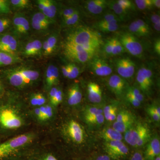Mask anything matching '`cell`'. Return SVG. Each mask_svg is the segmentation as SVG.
<instances>
[{
	"label": "cell",
	"mask_w": 160,
	"mask_h": 160,
	"mask_svg": "<svg viewBox=\"0 0 160 160\" xmlns=\"http://www.w3.org/2000/svg\"><path fill=\"white\" fill-rule=\"evenodd\" d=\"M30 116L22 102L6 92L0 97V142L25 128Z\"/></svg>",
	"instance_id": "cell-1"
},
{
	"label": "cell",
	"mask_w": 160,
	"mask_h": 160,
	"mask_svg": "<svg viewBox=\"0 0 160 160\" xmlns=\"http://www.w3.org/2000/svg\"><path fill=\"white\" fill-rule=\"evenodd\" d=\"M37 139L32 132H25L0 142V160H31L37 152L30 149Z\"/></svg>",
	"instance_id": "cell-2"
},
{
	"label": "cell",
	"mask_w": 160,
	"mask_h": 160,
	"mask_svg": "<svg viewBox=\"0 0 160 160\" xmlns=\"http://www.w3.org/2000/svg\"><path fill=\"white\" fill-rule=\"evenodd\" d=\"M2 81L5 80L10 86L18 89H22L33 85L40 78L39 72L28 67L10 68L2 72Z\"/></svg>",
	"instance_id": "cell-3"
},
{
	"label": "cell",
	"mask_w": 160,
	"mask_h": 160,
	"mask_svg": "<svg viewBox=\"0 0 160 160\" xmlns=\"http://www.w3.org/2000/svg\"><path fill=\"white\" fill-rule=\"evenodd\" d=\"M66 41L82 47L93 46L98 49L103 44L102 36L98 31L82 26H75L69 30Z\"/></svg>",
	"instance_id": "cell-4"
},
{
	"label": "cell",
	"mask_w": 160,
	"mask_h": 160,
	"mask_svg": "<svg viewBox=\"0 0 160 160\" xmlns=\"http://www.w3.org/2000/svg\"><path fill=\"white\" fill-rule=\"evenodd\" d=\"M150 130L144 123H135L125 132L126 142L132 147L139 148L146 145L151 139Z\"/></svg>",
	"instance_id": "cell-5"
},
{
	"label": "cell",
	"mask_w": 160,
	"mask_h": 160,
	"mask_svg": "<svg viewBox=\"0 0 160 160\" xmlns=\"http://www.w3.org/2000/svg\"><path fill=\"white\" fill-rule=\"evenodd\" d=\"M61 132L66 141L75 145H82L86 139L84 127L76 120H67L63 124Z\"/></svg>",
	"instance_id": "cell-6"
},
{
	"label": "cell",
	"mask_w": 160,
	"mask_h": 160,
	"mask_svg": "<svg viewBox=\"0 0 160 160\" xmlns=\"http://www.w3.org/2000/svg\"><path fill=\"white\" fill-rule=\"evenodd\" d=\"M64 54L69 60L73 62L85 64L90 62L93 55L87 52L81 46L65 41L63 46Z\"/></svg>",
	"instance_id": "cell-7"
},
{
	"label": "cell",
	"mask_w": 160,
	"mask_h": 160,
	"mask_svg": "<svg viewBox=\"0 0 160 160\" xmlns=\"http://www.w3.org/2000/svg\"><path fill=\"white\" fill-rule=\"evenodd\" d=\"M118 38L126 52L135 57H142L144 49L142 43L137 37L127 32H122Z\"/></svg>",
	"instance_id": "cell-8"
},
{
	"label": "cell",
	"mask_w": 160,
	"mask_h": 160,
	"mask_svg": "<svg viewBox=\"0 0 160 160\" xmlns=\"http://www.w3.org/2000/svg\"><path fill=\"white\" fill-rule=\"evenodd\" d=\"M153 72L151 69L145 66L138 70L136 77L138 88L143 94L150 95L153 86Z\"/></svg>",
	"instance_id": "cell-9"
},
{
	"label": "cell",
	"mask_w": 160,
	"mask_h": 160,
	"mask_svg": "<svg viewBox=\"0 0 160 160\" xmlns=\"http://www.w3.org/2000/svg\"><path fill=\"white\" fill-rule=\"evenodd\" d=\"M106 154L114 160H124L129 155L128 147L122 141L105 142Z\"/></svg>",
	"instance_id": "cell-10"
},
{
	"label": "cell",
	"mask_w": 160,
	"mask_h": 160,
	"mask_svg": "<svg viewBox=\"0 0 160 160\" xmlns=\"http://www.w3.org/2000/svg\"><path fill=\"white\" fill-rule=\"evenodd\" d=\"M13 35L16 37L24 38L29 35L30 25L28 19L22 13H16L11 20Z\"/></svg>",
	"instance_id": "cell-11"
},
{
	"label": "cell",
	"mask_w": 160,
	"mask_h": 160,
	"mask_svg": "<svg viewBox=\"0 0 160 160\" xmlns=\"http://www.w3.org/2000/svg\"><path fill=\"white\" fill-rule=\"evenodd\" d=\"M116 68L118 75L125 80H130L135 72V64L129 58H119L115 62Z\"/></svg>",
	"instance_id": "cell-12"
},
{
	"label": "cell",
	"mask_w": 160,
	"mask_h": 160,
	"mask_svg": "<svg viewBox=\"0 0 160 160\" xmlns=\"http://www.w3.org/2000/svg\"><path fill=\"white\" fill-rule=\"evenodd\" d=\"M107 84L109 89L118 98L123 97L128 86L126 80L118 75H112L107 79Z\"/></svg>",
	"instance_id": "cell-13"
},
{
	"label": "cell",
	"mask_w": 160,
	"mask_h": 160,
	"mask_svg": "<svg viewBox=\"0 0 160 160\" xmlns=\"http://www.w3.org/2000/svg\"><path fill=\"white\" fill-rule=\"evenodd\" d=\"M90 61V70L96 75L107 77L112 73V67L106 60L101 58H93Z\"/></svg>",
	"instance_id": "cell-14"
},
{
	"label": "cell",
	"mask_w": 160,
	"mask_h": 160,
	"mask_svg": "<svg viewBox=\"0 0 160 160\" xmlns=\"http://www.w3.org/2000/svg\"><path fill=\"white\" fill-rule=\"evenodd\" d=\"M18 49V43L15 36L7 32L0 34V51L17 55Z\"/></svg>",
	"instance_id": "cell-15"
},
{
	"label": "cell",
	"mask_w": 160,
	"mask_h": 160,
	"mask_svg": "<svg viewBox=\"0 0 160 160\" xmlns=\"http://www.w3.org/2000/svg\"><path fill=\"white\" fill-rule=\"evenodd\" d=\"M54 23V21L47 18L41 12H36L32 17V27L36 31H44Z\"/></svg>",
	"instance_id": "cell-16"
},
{
	"label": "cell",
	"mask_w": 160,
	"mask_h": 160,
	"mask_svg": "<svg viewBox=\"0 0 160 160\" xmlns=\"http://www.w3.org/2000/svg\"><path fill=\"white\" fill-rule=\"evenodd\" d=\"M37 3L40 12L47 18L54 21L58 11L57 3L52 0H38Z\"/></svg>",
	"instance_id": "cell-17"
},
{
	"label": "cell",
	"mask_w": 160,
	"mask_h": 160,
	"mask_svg": "<svg viewBox=\"0 0 160 160\" xmlns=\"http://www.w3.org/2000/svg\"><path fill=\"white\" fill-rule=\"evenodd\" d=\"M59 82V72L56 66L50 64L47 67L45 73V88L46 90L55 87Z\"/></svg>",
	"instance_id": "cell-18"
},
{
	"label": "cell",
	"mask_w": 160,
	"mask_h": 160,
	"mask_svg": "<svg viewBox=\"0 0 160 160\" xmlns=\"http://www.w3.org/2000/svg\"><path fill=\"white\" fill-rule=\"evenodd\" d=\"M143 153L145 160H154L160 155V142L159 138L154 137L150 139Z\"/></svg>",
	"instance_id": "cell-19"
},
{
	"label": "cell",
	"mask_w": 160,
	"mask_h": 160,
	"mask_svg": "<svg viewBox=\"0 0 160 160\" xmlns=\"http://www.w3.org/2000/svg\"><path fill=\"white\" fill-rule=\"evenodd\" d=\"M25 57H38L42 54V43L39 40H32L26 43L22 52Z\"/></svg>",
	"instance_id": "cell-20"
},
{
	"label": "cell",
	"mask_w": 160,
	"mask_h": 160,
	"mask_svg": "<svg viewBox=\"0 0 160 160\" xmlns=\"http://www.w3.org/2000/svg\"><path fill=\"white\" fill-rule=\"evenodd\" d=\"M85 9L89 14L98 15L102 14L107 7V1L106 0H89L85 2Z\"/></svg>",
	"instance_id": "cell-21"
},
{
	"label": "cell",
	"mask_w": 160,
	"mask_h": 160,
	"mask_svg": "<svg viewBox=\"0 0 160 160\" xmlns=\"http://www.w3.org/2000/svg\"><path fill=\"white\" fill-rule=\"evenodd\" d=\"M82 94L78 83L72 84L67 92V103L69 106H76L82 102Z\"/></svg>",
	"instance_id": "cell-22"
},
{
	"label": "cell",
	"mask_w": 160,
	"mask_h": 160,
	"mask_svg": "<svg viewBox=\"0 0 160 160\" xmlns=\"http://www.w3.org/2000/svg\"><path fill=\"white\" fill-rule=\"evenodd\" d=\"M87 96L89 102L94 104L101 102L102 100V92L97 83L90 82L87 85Z\"/></svg>",
	"instance_id": "cell-23"
},
{
	"label": "cell",
	"mask_w": 160,
	"mask_h": 160,
	"mask_svg": "<svg viewBox=\"0 0 160 160\" xmlns=\"http://www.w3.org/2000/svg\"><path fill=\"white\" fill-rule=\"evenodd\" d=\"M58 42V36L56 33L50 35L42 43V54L46 56L52 54L57 49Z\"/></svg>",
	"instance_id": "cell-24"
},
{
	"label": "cell",
	"mask_w": 160,
	"mask_h": 160,
	"mask_svg": "<svg viewBox=\"0 0 160 160\" xmlns=\"http://www.w3.org/2000/svg\"><path fill=\"white\" fill-rule=\"evenodd\" d=\"M107 7L114 12L121 21H127L129 18V12L120 6L117 1H107Z\"/></svg>",
	"instance_id": "cell-25"
},
{
	"label": "cell",
	"mask_w": 160,
	"mask_h": 160,
	"mask_svg": "<svg viewBox=\"0 0 160 160\" xmlns=\"http://www.w3.org/2000/svg\"><path fill=\"white\" fill-rule=\"evenodd\" d=\"M120 21H115L111 22H99L94 24V27L97 30L103 32H114L117 31L119 28L118 23Z\"/></svg>",
	"instance_id": "cell-26"
},
{
	"label": "cell",
	"mask_w": 160,
	"mask_h": 160,
	"mask_svg": "<svg viewBox=\"0 0 160 160\" xmlns=\"http://www.w3.org/2000/svg\"><path fill=\"white\" fill-rule=\"evenodd\" d=\"M101 135L105 142L122 141L123 138L122 133L112 128L104 129L101 132Z\"/></svg>",
	"instance_id": "cell-27"
},
{
	"label": "cell",
	"mask_w": 160,
	"mask_h": 160,
	"mask_svg": "<svg viewBox=\"0 0 160 160\" xmlns=\"http://www.w3.org/2000/svg\"><path fill=\"white\" fill-rule=\"evenodd\" d=\"M21 58L17 55L10 54L0 51V67L10 66L21 61Z\"/></svg>",
	"instance_id": "cell-28"
},
{
	"label": "cell",
	"mask_w": 160,
	"mask_h": 160,
	"mask_svg": "<svg viewBox=\"0 0 160 160\" xmlns=\"http://www.w3.org/2000/svg\"><path fill=\"white\" fill-rule=\"evenodd\" d=\"M39 107L42 115L41 122H47L52 119L54 115V108L50 104H46Z\"/></svg>",
	"instance_id": "cell-29"
},
{
	"label": "cell",
	"mask_w": 160,
	"mask_h": 160,
	"mask_svg": "<svg viewBox=\"0 0 160 160\" xmlns=\"http://www.w3.org/2000/svg\"><path fill=\"white\" fill-rule=\"evenodd\" d=\"M46 98L42 93H33L29 98V103L31 106L35 107H38L46 104Z\"/></svg>",
	"instance_id": "cell-30"
},
{
	"label": "cell",
	"mask_w": 160,
	"mask_h": 160,
	"mask_svg": "<svg viewBox=\"0 0 160 160\" xmlns=\"http://www.w3.org/2000/svg\"><path fill=\"white\" fill-rule=\"evenodd\" d=\"M81 18L80 11L78 9L68 18L62 20V26L65 27H74L79 22Z\"/></svg>",
	"instance_id": "cell-31"
},
{
	"label": "cell",
	"mask_w": 160,
	"mask_h": 160,
	"mask_svg": "<svg viewBox=\"0 0 160 160\" xmlns=\"http://www.w3.org/2000/svg\"><path fill=\"white\" fill-rule=\"evenodd\" d=\"M136 123L135 121L127 122H118L115 121L112 125V128L119 132L120 133H125L128 129Z\"/></svg>",
	"instance_id": "cell-32"
},
{
	"label": "cell",
	"mask_w": 160,
	"mask_h": 160,
	"mask_svg": "<svg viewBox=\"0 0 160 160\" xmlns=\"http://www.w3.org/2000/svg\"><path fill=\"white\" fill-rule=\"evenodd\" d=\"M105 120L103 113L97 115L84 119L86 124H88L89 126H94V127L95 126L99 127V126H102L104 123Z\"/></svg>",
	"instance_id": "cell-33"
},
{
	"label": "cell",
	"mask_w": 160,
	"mask_h": 160,
	"mask_svg": "<svg viewBox=\"0 0 160 160\" xmlns=\"http://www.w3.org/2000/svg\"><path fill=\"white\" fill-rule=\"evenodd\" d=\"M116 122H127L130 121H135L133 115L128 110L123 109L118 111L116 118Z\"/></svg>",
	"instance_id": "cell-34"
},
{
	"label": "cell",
	"mask_w": 160,
	"mask_h": 160,
	"mask_svg": "<svg viewBox=\"0 0 160 160\" xmlns=\"http://www.w3.org/2000/svg\"><path fill=\"white\" fill-rule=\"evenodd\" d=\"M147 112L155 122L159 123L160 121V106L155 105H151L147 108Z\"/></svg>",
	"instance_id": "cell-35"
},
{
	"label": "cell",
	"mask_w": 160,
	"mask_h": 160,
	"mask_svg": "<svg viewBox=\"0 0 160 160\" xmlns=\"http://www.w3.org/2000/svg\"><path fill=\"white\" fill-rule=\"evenodd\" d=\"M112 57L116 56L123 54L126 50L118 38H112Z\"/></svg>",
	"instance_id": "cell-36"
},
{
	"label": "cell",
	"mask_w": 160,
	"mask_h": 160,
	"mask_svg": "<svg viewBox=\"0 0 160 160\" xmlns=\"http://www.w3.org/2000/svg\"><path fill=\"white\" fill-rule=\"evenodd\" d=\"M128 32L136 37H147V35L138 26L135 21L131 22L128 26Z\"/></svg>",
	"instance_id": "cell-37"
},
{
	"label": "cell",
	"mask_w": 160,
	"mask_h": 160,
	"mask_svg": "<svg viewBox=\"0 0 160 160\" xmlns=\"http://www.w3.org/2000/svg\"><path fill=\"white\" fill-rule=\"evenodd\" d=\"M102 113L103 109L101 108L96 107H87L84 109L83 112V117L85 119Z\"/></svg>",
	"instance_id": "cell-38"
},
{
	"label": "cell",
	"mask_w": 160,
	"mask_h": 160,
	"mask_svg": "<svg viewBox=\"0 0 160 160\" xmlns=\"http://www.w3.org/2000/svg\"><path fill=\"white\" fill-rule=\"evenodd\" d=\"M134 3L138 9L143 11L151 10L153 8L152 0H135Z\"/></svg>",
	"instance_id": "cell-39"
},
{
	"label": "cell",
	"mask_w": 160,
	"mask_h": 160,
	"mask_svg": "<svg viewBox=\"0 0 160 160\" xmlns=\"http://www.w3.org/2000/svg\"><path fill=\"white\" fill-rule=\"evenodd\" d=\"M126 92H128L132 96L139 101L141 102H142L144 100V94L138 87L134 86H128Z\"/></svg>",
	"instance_id": "cell-40"
},
{
	"label": "cell",
	"mask_w": 160,
	"mask_h": 160,
	"mask_svg": "<svg viewBox=\"0 0 160 160\" xmlns=\"http://www.w3.org/2000/svg\"><path fill=\"white\" fill-rule=\"evenodd\" d=\"M10 3L11 7L14 9H25L30 6V2L29 0H11Z\"/></svg>",
	"instance_id": "cell-41"
},
{
	"label": "cell",
	"mask_w": 160,
	"mask_h": 160,
	"mask_svg": "<svg viewBox=\"0 0 160 160\" xmlns=\"http://www.w3.org/2000/svg\"><path fill=\"white\" fill-rule=\"evenodd\" d=\"M68 69V78L73 79L78 76L80 69L74 63H69L67 65Z\"/></svg>",
	"instance_id": "cell-42"
},
{
	"label": "cell",
	"mask_w": 160,
	"mask_h": 160,
	"mask_svg": "<svg viewBox=\"0 0 160 160\" xmlns=\"http://www.w3.org/2000/svg\"><path fill=\"white\" fill-rule=\"evenodd\" d=\"M11 20L6 16H0V34L5 32L11 26Z\"/></svg>",
	"instance_id": "cell-43"
},
{
	"label": "cell",
	"mask_w": 160,
	"mask_h": 160,
	"mask_svg": "<svg viewBox=\"0 0 160 160\" xmlns=\"http://www.w3.org/2000/svg\"><path fill=\"white\" fill-rule=\"evenodd\" d=\"M31 160H60L52 152L44 153H38Z\"/></svg>",
	"instance_id": "cell-44"
},
{
	"label": "cell",
	"mask_w": 160,
	"mask_h": 160,
	"mask_svg": "<svg viewBox=\"0 0 160 160\" xmlns=\"http://www.w3.org/2000/svg\"><path fill=\"white\" fill-rule=\"evenodd\" d=\"M11 12L10 1L0 0V16H6Z\"/></svg>",
	"instance_id": "cell-45"
},
{
	"label": "cell",
	"mask_w": 160,
	"mask_h": 160,
	"mask_svg": "<svg viewBox=\"0 0 160 160\" xmlns=\"http://www.w3.org/2000/svg\"><path fill=\"white\" fill-rule=\"evenodd\" d=\"M112 38L108 39L106 41L105 43L103 44V52L104 55L106 57H112Z\"/></svg>",
	"instance_id": "cell-46"
},
{
	"label": "cell",
	"mask_w": 160,
	"mask_h": 160,
	"mask_svg": "<svg viewBox=\"0 0 160 160\" xmlns=\"http://www.w3.org/2000/svg\"><path fill=\"white\" fill-rule=\"evenodd\" d=\"M118 3L127 11L129 10L135 11L136 10V6L134 2L129 0H118Z\"/></svg>",
	"instance_id": "cell-47"
},
{
	"label": "cell",
	"mask_w": 160,
	"mask_h": 160,
	"mask_svg": "<svg viewBox=\"0 0 160 160\" xmlns=\"http://www.w3.org/2000/svg\"><path fill=\"white\" fill-rule=\"evenodd\" d=\"M63 99L62 91L61 89H58L56 94L55 96L53 99L50 102V105L53 108L56 107L62 102Z\"/></svg>",
	"instance_id": "cell-48"
},
{
	"label": "cell",
	"mask_w": 160,
	"mask_h": 160,
	"mask_svg": "<svg viewBox=\"0 0 160 160\" xmlns=\"http://www.w3.org/2000/svg\"><path fill=\"white\" fill-rule=\"evenodd\" d=\"M115 20L121 22L118 17L115 14L114 12L110 10L103 14L99 22H111V21H115Z\"/></svg>",
	"instance_id": "cell-49"
},
{
	"label": "cell",
	"mask_w": 160,
	"mask_h": 160,
	"mask_svg": "<svg viewBox=\"0 0 160 160\" xmlns=\"http://www.w3.org/2000/svg\"><path fill=\"white\" fill-rule=\"evenodd\" d=\"M138 26L143 30L145 33L147 35V36H149L151 33V29L148 23L142 19H138L135 21Z\"/></svg>",
	"instance_id": "cell-50"
},
{
	"label": "cell",
	"mask_w": 160,
	"mask_h": 160,
	"mask_svg": "<svg viewBox=\"0 0 160 160\" xmlns=\"http://www.w3.org/2000/svg\"><path fill=\"white\" fill-rule=\"evenodd\" d=\"M78 9L75 7H69L63 9L61 12L62 20L66 19L70 17L76 12Z\"/></svg>",
	"instance_id": "cell-51"
},
{
	"label": "cell",
	"mask_w": 160,
	"mask_h": 160,
	"mask_svg": "<svg viewBox=\"0 0 160 160\" xmlns=\"http://www.w3.org/2000/svg\"><path fill=\"white\" fill-rule=\"evenodd\" d=\"M124 97L126 98L128 102H129L131 105H132L134 107H138L141 106L142 102H141L139 101L136 98L132 96L131 94H129L126 91Z\"/></svg>",
	"instance_id": "cell-52"
},
{
	"label": "cell",
	"mask_w": 160,
	"mask_h": 160,
	"mask_svg": "<svg viewBox=\"0 0 160 160\" xmlns=\"http://www.w3.org/2000/svg\"><path fill=\"white\" fill-rule=\"evenodd\" d=\"M118 112V107H116L114 109L111 110L106 115L104 116L105 119L109 122H112L116 119L117 116Z\"/></svg>",
	"instance_id": "cell-53"
},
{
	"label": "cell",
	"mask_w": 160,
	"mask_h": 160,
	"mask_svg": "<svg viewBox=\"0 0 160 160\" xmlns=\"http://www.w3.org/2000/svg\"><path fill=\"white\" fill-rule=\"evenodd\" d=\"M129 160H145L142 152L137 151L134 152L130 157Z\"/></svg>",
	"instance_id": "cell-54"
},
{
	"label": "cell",
	"mask_w": 160,
	"mask_h": 160,
	"mask_svg": "<svg viewBox=\"0 0 160 160\" xmlns=\"http://www.w3.org/2000/svg\"><path fill=\"white\" fill-rule=\"evenodd\" d=\"M32 115L34 116L35 118L37 120L38 122H42V115L39 107H35L32 111Z\"/></svg>",
	"instance_id": "cell-55"
},
{
	"label": "cell",
	"mask_w": 160,
	"mask_h": 160,
	"mask_svg": "<svg viewBox=\"0 0 160 160\" xmlns=\"http://www.w3.org/2000/svg\"><path fill=\"white\" fill-rule=\"evenodd\" d=\"M149 19L152 25L160 24V16L159 13H154L149 17Z\"/></svg>",
	"instance_id": "cell-56"
},
{
	"label": "cell",
	"mask_w": 160,
	"mask_h": 160,
	"mask_svg": "<svg viewBox=\"0 0 160 160\" xmlns=\"http://www.w3.org/2000/svg\"><path fill=\"white\" fill-rule=\"evenodd\" d=\"M58 89L57 88L56 86H55V87H52L49 90V92L48 97H49V102H50L53 99V98H54L55 96L56 95Z\"/></svg>",
	"instance_id": "cell-57"
},
{
	"label": "cell",
	"mask_w": 160,
	"mask_h": 160,
	"mask_svg": "<svg viewBox=\"0 0 160 160\" xmlns=\"http://www.w3.org/2000/svg\"><path fill=\"white\" fill-rule=\"evenodd\" d=\"M154 51L158 56L160 55V40L159 39L156 41L154 45Z\"/></svg>",
	"instance_id": "cell-58"
},
{
	"label": "cell",
	"mask_w": 160,
	"mask_h": 160,
	"mask_svg": "<svg viewBox=\"0 0 160 160\" xmlns=\"http://www.w3.org/2000/svg\"><path fill=\"white\" fill-rule=\"evenodd\" d=\"M6 90L5 89V85L2 81L0 79V97L3 96L6 93Z\"/></svg>",
	"instance_id": "cell-59"
},
{
	"label": "cell",
	"mask_w": 160,
	"mask_h": 160,
	"mask_svg": "<svg viewBox=\"0 0 160 160\" xmlns=\"http://www.w3.org/2000/svg\"><path fill=\"white\" fill-rule=\"evenodd\" d=\"M96 160H114L109 157L107 154L101 155L98 156L96 159Z\"/></svg>",
	"instance_id": "cell-60"
},
{
	"label": "cell",
	"mask_w": 160,
	"mask_h": 160,
	"mask_svg": "<svg viewBox=\"0 0 160 160\" xmlns=\"http://www.w3.org/2000/svg\"><path fill=\"white\" fill-rule=\"evenodd\" d=\"M62 72L64 77L68 78V69L67 65L62 66Z\"/></svg>",
	"instance_id": "cell-61"
},
{
	"label": "cell",
	"mask_w": 160,
	"mask_h": 160,
	"mask_svg": "<svg viewBox=\"0 0 160 160\" xmlns=\"http://www.w3.org/2000/svg\"><path fill=\"white\" fill-rule=\"evenodd\" d=\"M153 7L159 9L160 8V0H152Z\"/></svg>",
	"instance_id": "cell-62"
},
{
	"label": "cell",
	"mask_w": 160,
	"mask_h": 160,
	"mask_svg": "<svg viewBox=\"0 0 160 160\" xmlns=\"http://www.w3.org/2000/svg\"><path fill=\"white\" fill-rule=\"evenodd\" d=\"M153 26V29L157 31L158 32H159L160 31V24H154V25H152Z\"/></svg>",
	"instance_id": "cell-63"
},
{
	"label": "cell",
	"mask_w": 160,
	"mask_h": 160,
	"mask_svg": "<svg viewBox=\"0 0 160 160\" xmlns=\"http://www.w3.org/2000/svg\"><path fill=\"white\" fill-rule=\"evenodd\" d=\"M154 160H160V155H158L155 158Z\"/></svg>",
	"instance_id": "cell-64"
}]
</instances>
